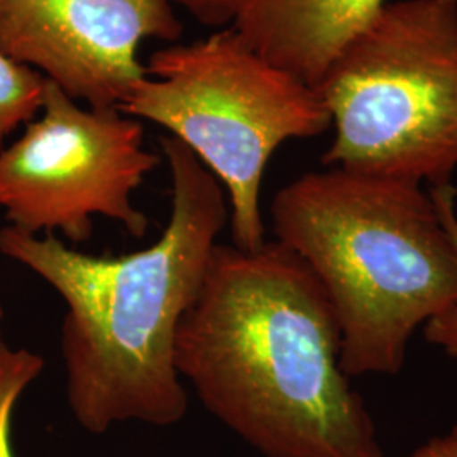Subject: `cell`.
Listing matches in <instances>:
<instances>
[{
    "mask_svg": "<svg viewBox=\"0 0 457 457\" xmlns=\"http://www.w3.org/2000/svg\"><path fill=\"white\" fill-rule=\"evenodd\" d=\"M428 190L434 202L437 204L444 226L451 236L457 254L456 188L449 183ZM424 336L427 343L441 349L447 358L457 362V303L449 311L432 319L430 322H427L424 326Z\"/></svg>",
    "mask_w": 457,
    "mask_h": 457,
    "instance_id": "obj_11",
    "label": "cell"
},
{
    "mask_svg": "<svg viewBox=\"0 0 457 457\" xmlns=\"http://www.w3.org/2000/svg\"><path fill=\"white\" fill-rule=\"evenodd\" d=\"M160 163L141 120L115 107L85 109L46 80L41 112L0 149V209L7 226L60 232L73 245L92 237L97 215L139 239L149 222L132 196Z\"/></svg>",
    "mask_w": 457,
    "mask_h": 457,
    "instance_id": "obj_6",
    "label": "cell"
},
{
    "mask_svg": "<svg viewBox=\"0 0 457 457\" xmlns=\"http://www.w3.org/2000/svg\"><path fill=\"white\" fill-rule=\"evenodd\" d=\"M409 457H457V424L417 447Z\"/></svg>",
    "mask_w": 457,
    "mask_h": 457,
    "instance_id": "obj_13",
    "label": "cell"
},
{
    "mask_svg": "<svg viewBox=\"0 0 457 457\" xmlns=\"http://www.w3.org/2000/svg\"><path fill=\"white\" fill-rule=\"evenodd\" d=\"M341 343L326 290L294 251L217 243L175 361L205 410L262 457H383Z\"/></svg>",
    "mask_w": 457,
    "mask_h": 457,
    "instance_id": "obj_1",
    "label": "cell"
},
{
    "mask_svg": "<svg viewBox=\"0 0 457 457\" xmlns=\"http://www.w3.org/2000/svg\"><path fill=\"white\" fill-rule=\"evenodd\" d=\"M183 34L170 0H0V51L88 107L119 109L146 66V39Z\"/></svg>",
    "mask_w": 457,
    "mask_h": 457,
    "instance_id": "obj_7",
    "label": "cell"
},
{
    "mask_svg": "<svg viewBox=\"0 0 457 457\" xmlns=\"http://www.w3.org/2000/svg\"><path fill=\"white\" fill-rule=\"evenodd\" d=\"M171 212L158 241L124 256H92L53 234L0 228V254L45 279L66 305V398L77 424L105 434L124 422L170 427L188 410L175 351L230 219L224 187L195 154L162 137Z\"/></svg>",
    "mask_w": 457,
    "mask_h": 457,
    "instance_id": "obj_2",
    "label": "cell"
},
{
    "mask_svg": "<svg viewBox=\"0 0 457 457\" xmlns=\"http://www.w3.org/2000/svg\"><path fill=\"white\" fill-rule=\"evenodd\" d=\"M330 168L436 188L457 170V0L386 4L315 87Z\"/></svg>",
    "mask_w": 457,
    "mask_h": 457,
    "instance_id": "obj_4",
    "label": "cell"
},
{
    "mask_svg": "<svg viewBox=\"0 0 457 457\" xmlns=\"http://www.w3.org/2000/svg\"><path fill=\"white\" fill-rule=\"evenodd\" d=\"M146 73L119 111L162 126L188 147L228 194L232 245L260 249L266 166L283 143L332 126L326 104L232 28L154 51Z\"/></svg>",
    "mask_w": 457,
    "mask_h": 457,
    "instance_id": "obj_5",
    "label": "cell"
},
{
    "mask_svg": "<svg viewBox=\"0 0 457 457\" xmlns=\"http://www.w3.org/2000/svg\"><path fill=\"white\" fill-rule=\"evenodd\" d=\"M45 370V361L29 349L0 343V457H14L12 415L17 402Z\"/></svg>",
    "mask_w": 457,
    "mask_h": 457,
    "instance_id": "obj_10",
    "label": "cell"
},
{
    "mask_svg": "<svg viewBox=\"0 0 457 457\" xmlns=\"http://www.w3.org/2000/svg\"><path fill=\"white\" fill-rule=\"evenodd\" d=\"M46 79L0 51V149L41 112Z\"/></svg>",
    "mask_w": 457,
    "mask_h": 457,
    "instance_id": "obj_9",
    "label": "cell"
},
{
    "mask_svg": "<svg viewBox=\"0 0 457 457\" xmlns=\"http://www.w3.org/2000/svg\"><path fill=\"white\" fill-rule=\"evenodd\" d=\"M386 0H247L232 29L270 63L317 87Z\"/></svg>",
    "mask_w": 457,
    "mask_h": 457,
    "instance_id": "obj_8",
    "label": "cell"
},
{
    "mask_svg": "<svg viewBox=\"0 0 457 457\" xmlns=\"http://www.w3.org/2000/svg\"><path fill=\"white\" fill-rule=\"evenodd\" d=\"M183 7L190 16L205 26L222 28L234 24L247 0H170Z\"/></svg>",
    "mask_w": 457,
    "mask_h": 457,
    "instance_id": "obj_12",
    "label": "cell"
},
{
    "mask_svg": "<svg viewBox=\"0 0 457 457\" xmlns=\"http://www.w3.org/2000/svg\"><path fill=\"white\" fill-rule=\"evenodd\" d=\"M271 228L326 290L349 378L400 373L413 332L457 303L456 249L424 185L311 171L278 190Z\"/></svg>",
    "mask_w": 457,
    "mask_h": 457,
    "instance_id": "obj_3",
    "label": "cell"
},
{
    "mask_svg": "<svg viewBox=\"0 0 457 457\" xmlns=\"http://www.w3.org/2000/svg\"><path fill=\"white\" fill-rule=\"evenodd\" d=\"M2 319H4V309L0 305V343H2Z\"/></svg>",
    "mask_w": 457,
    "mask_h": 457,
    "instance_id": "obj_14",
    "label": "cell"
}]
</instances>
